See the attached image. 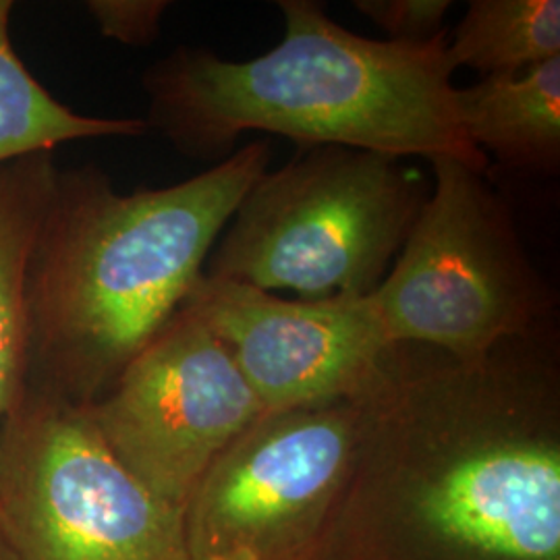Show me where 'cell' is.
<instances>
[{"label":"cell","instance_id":"obj_1","mask_svg":"<svg viewBox=\"0 0 560 560\" xmlns=\"http://www.w3.org/2000/svg\"><path fill=\"white\" fill-rule=\"evenodd\" d=\"M534 337L471 361L395 347L316 560H560L559 378Z\"/></svg>","mask_w":560,"mask_h":560},{"label":"cell","instance_id":"obj_2","mask_svg":"<svg viewBox=\"0 0 560 560\" xmlns=\"http://www.w3.org/2000/svg\"><path fill=\"white\" fill-rule=\"evenodd\" d=\"M252 141L191 179L120 194L96 168L57 173L27 270L30 376L90 405L179 314L247 189ZM27 376V378H30Z\"/></svg>","mask_w":560,"mask_h":560},{"label":"cell","instance_id":"obj_3","mask_svg":"<svg viewBox=\"0 0 560 560\" xmlns=\"http://www.w3.org/2000/svg\"><path fill=\"white\" fill-rule=\"evenodd\" d=\"M277 7L284 34L260 57L183 46L156 62L143 75L148 129L200 159H222L243 133L266 131L300 148L453 159L486 173L488 159L460 127L448 30L425 42L372 40L330 20L320 2Z\"/></svg>","mask_w":560,"mask_h":560},{"label":"cell","instance_id":"obj_4","mask_svg":"<svg viewBox=\"0 0 560 560\" xmlns=\"http://www.w3.org/2000/svg\"><path fill=\"white\" fill-rule=\"evenodd\" d=\"M428 198L402 159L342 145L300 148L247 189L203 277L300 300L378 289Z\"/></svg>","mask_w":560,"mask_h":560},{"label":"cell","instance_id":"obj_5","mask_svg":"<svg viewBox=\"0 0 560 560\" xmlns=\"http://www.w3.org/2000/svg\"><path fill=\"white\" fill-rule=\"evenodd\" d=\"M430 164L434 187L370 298L393 345L480 360L536 335L550 298L483 173L453 159Z\"/></svg>","mask_w":560,"mask_h":560},{"label":"cell","instance_id":"obj_6","mask_svg":"<svg viewBox=\"0 0 560 560\" xmlns=\"http://www.w3.org/2000/svg\"><path fill=\"white\" fill-rule=\"evenodd\" d=\"M0 525L20 560H189L180 513L113 457L85 405L36 382L0 430Z\"/></svg>","mask_w":560,"mask_h":560},{"label":"cell","instance_id":"obj_7","mask_svg":"<svg viewBox=\"0 0 560 560\" xmlns=\"http://www.w3.org/2000/svg\"><path fill=\"white\" fill-rule=\"evenodd\" d=\"M368 395L266 411L241 432L185 502L189 560H316L353 471Z\"/></svg>","mask_w":560,"mask_h":560},{"label":"cell","instance_id":"obj_8","mask_svg":"<svg viewBox=\"0 0 560 560\" xmlns=\"http://www.w3.org/2000/svg\"><path fill=\"white\" fill-rule=\"evenodd\" d=\"M85 411L113 457L180 515L210 463L266 413L229 349L185 307Z\"/></svg>","mask_w":560,"mask_h":560},{"label":"cell","instance_id":"obj_9","mask_svg":"<svg viewBox=\"0 0 560 560\" xmlns=\"http://www.w3.org/2000/svg\"><path fill=\"white\" fill-rule=\"evenodd\" d=\"M183 307L229 349L264 411L363 397L399 347L386 337L370 295L282 300L201 277Z\"/></svg>","mask_w":560,"mask_h":560},{"label":"cell","instance_id":"obj_10","mask_svg":"<svg viewBox=\"0 0 560 560\" xmlns=\"http://www.w3.org/2000/svg\"><path fill=\"white\" fill-rule=\"evenodd\" d=\"M460 127L481 154L521 171L560 164V57L457 88Z\"/></svg>","mask_w":560,"mask_h":560},{"label":"cell","instance_id":"obj_11","mask_svg":"<svg viewBox=\"0 0 560 560\" xmlns=\"http://www.w3.org/2000/svg\"><path fill=\"white\" fill-rule=\"evenodd\" d=\"M57 173L50 154L0 164V430L30 376L27 270Z\"/></svg>","mask_w":560,"mask_h":560},{"label":"cell","instance_id":"obj_12","mask_svg":"<svg viewBox=\"0 0 560 560\" xmlns=\"http://www.w3.org/2000/svg\"><path fill=\"white\" fill-rule=\"evenodd\" d=\"M13 2L0 0V164L32 154H50L71 141L140 138L145 120L102 119L80 115L57 101L13 48Z\"/></svg>","mask_w":560,"mask_h":560},{"label":"cell","instance_id":"obj_13","mask_svg":"<svg viewBox=\"0 0 560 560\" xmlns=\"http://www.w3.org/2000/svg\"><path fill=\"white\" fill-rule=\"evenodd\" d=\"M446 55L455 71L471 67L483 75L517 73L560 57L559 0H474Z\"/></svg>","mask_w":560,"mask_h":560},{"label":"cell","instance_id":"obj_14","mask_svg":"<svg viewBox=\"0 0 560 560\" xmlns=\"http://www.w3.org/2000/svg\"><path fill=\"white\" fill-rule=\"evenodd\" d=\"M355 11L374 21L390 40L425 42L442 34L451 0H355Z\"/></svg>","mask_w":560,"mask_h":560},{"label":"cell","instance_id":"obj_15","mask_svg":"<svg viewBox=\"0 0 560 560\" xmlns=\"http://www.w3.org/2000/svg\"><path fill=\"white\" fill-rule=\"evenodd\" d=\"M166 0H90L85 11L98 25L102 36L127 46H148L161 32L168 11Z\"/></svg>","mask_w":560,"mask_h":560},{"label":"cell","instance_id":"obj_16","mask_svg":"<svg viewBox=\"0 0 560 560\" xmlns=\"http://www.w3.org/2000/svg\"><path fill=\"white\" fill-rule=\"evenodd\" d=\"M0 560H20L11 540L7 538L2 525H0Z\"/></svg>","mask_w":560,"mask_h":560}]
</instances>
